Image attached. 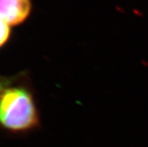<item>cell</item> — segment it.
Masks as SVG:
<instances>
[{
	"mask_svg": "<svg viewBox=\"0 0 148 147\" xmlns=\"http://www.w3.org/2000/svg\"><path fill=\"white\" fill-rule=\"evenodd\" d=\"M0 123L11 130L32 129L38 123V114L32 95L23 88L5 90L0 95Z\"/></svg>",
	"mask_w": 148,
	"mask_h": 147,
	"instance_id": "1",
	"label": "cell"
},
{
	"mask_svg": "<svg viewBox=\"0 0 148 147\" xmlns=\"http://www.w3.org/2000/svg\"><path fill=\"white\" fill-rule=\"evenodd\" d=\"M31 8V0H0V17L10 26L26 21Z\"/></svg>",
	"mask_w": 148,
	"mask_h": 147,
	"instance_id": "2",
	"label": "cell"
},
{
	"mask_svg": "<svg viewBox=\"0 0 148 147\" xmlns=\"http://www.w3.org/2000/svg\"><path fill=\"white\" fill-rule=\"evenodd\" d=\"M10 36L9 25L0 17V47L8 41Z\"/></svg>",
	"mask_w": 148,
	"mask_h": 147,
	"instance_id": "3",
	"label": "cell"
},
{
	"mask_svg": "<svg viewBox=\"0 0 148 147\" xmlns=\"http://www.w3.org/2000/svg\"><path fill=\"white\" fill-rule=\"evenodd\" d=\"M8 81L7 80H5L3 79L0 78V92H2L4 90L5 87L7 86Z\"/></svg>",
	"mask_w": 148,
	"mask_h": 147,
	"instance_id": "4",
	"label": "cell"
}]
</instances>
